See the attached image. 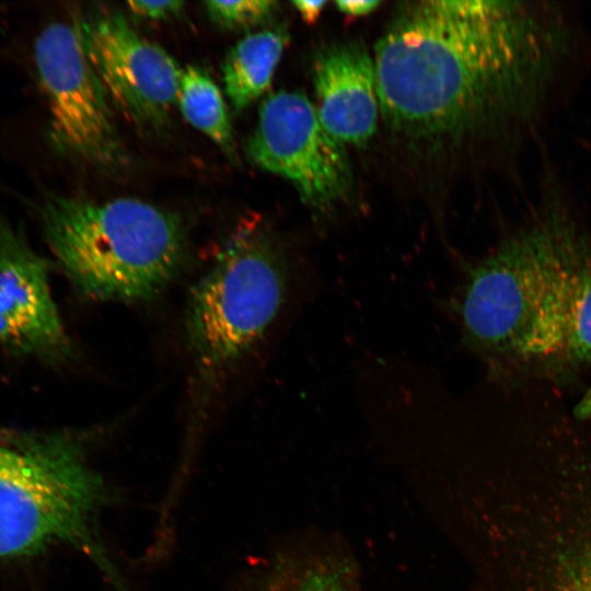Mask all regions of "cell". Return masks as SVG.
I'll list each match as a JSON object with an SVG mask.
<instances>
[{
	"label": "cell",
	"instance_id": "cell-1",
	"mask_svg": "<svg viewBox=\"0 0 591 591\" xmlns=\"http://www.w3.org/2000/svg\"><path fill=\"white\" fill-rule=\"evenodd\" d=\"M554 2L426 0L401 7L374 48L392 131L429 142L523 135L572 53Z\"/></svg>",
	"mask_w": 591,
	"mask_h": 591
},
{
	"label": "cell",
	"instance_id": "cell-2",
	"mask_svg": "<svg viewBox=\"0 0 591 591\" xmlns=\"http://www.w3.org/2000/svg\"><path fill=\"white\" fill-rule=\"evenodd\" d=\"M591 228L560 201L530 211L464 268L454 302L462 341L498 386L561 387L582 363Z\"/></svg>",
	"mask_w": 591,
	"mask_h": 591
},
{
	"label": "cell",
	"instance_id": "cell-3",
	"mask_svg": "<svg viewBox=\"0 0 591 591\" xmlns=\"http://www.w3.org/2000/svg\"><path fill=\"white\" fill-rule=\"evenodd\" d=\"M37 211L51 253L82 298L151 300L183 264L186 240L181 220L150 202L45 193Z\"/></svg>",
	"mask_w": 591,
	"mask_h": 591
},
{
	"label": "cell",
	"instance_id": "cell-4",
	"mask_svg": "<svg viewBox=\"0 0 591 591\" xmlns=\"http://www.w3.org/2000/svg\"><path fill=\"white\" fill-rule=\"evenodd\" d=\"M86 447L70 431L0 429V560L69 543L113 573L97 528L118 496Z\"/></svg>",
	"mask_w": 591,
	"mask_h": 591
},
{
	"label": "cell",
	"instance_id": "cell-5",
	"mask_svg": "<svg viewBox=\"0 0 591 591\" xmlns=\"http://www.w3.org/2000/svg\"><path fill=\"white\" fill-rule=\"evenodd\" d=\"M287 263L255 223H241L193 287L185 333L197 394L213 386L263 338L285 299Z\"/></svg>",
	"mask_w": 591,
	"mask_h": 591
},
{
	"label": "cell",
	"instance_id": "cell-6",
	"mask_svg": "<svg viewBox=\"0 0 591 591\" xmlns=\"http://www.w3.org/2000/svg\"><path fill=\"white\" fill-rule=\"evenodd\" d=\"M34 63L47 99L48 142L58 153L113 169L125 160L109 99L83 45L78 19L53 22L34 42Z\"/></svg>",
	"mask_w": 591,
	"mask_h": 591
},
{
	"label": "cell",
	"instance_id": "cell-7",
	"mask_svg": "<svg viewBox=\"0 0 591 591\" xmlns=\"http://www.w3.org/2000/svg\"><path fill=\"white\" fill-rule=\"evenodd\" d=\"M246 152L255 165L289 181L315 210L326 211L350 193L344 146L325 130L301 92L282 90L264 100Z\"/></svg>",
	"mask_w": 591,
	"mask_h": 591
},
{
	"label": "cell",
	"instance_id": "cell-8",
	"mask_svg": "<svg viewBox=\"0 0 591 591\" xmlns=\"http://www.w3.org/2000/svg\"><path fill=\"white\" fill-rule=\"evenodd\" d=\"M86 55L116 107L136 125L162 128L170 119L182 68L141 36L116 10L78 19Z\"/></svg>",
	"mask_w": 591,
	"mask_h": 591
},
{
	"label": "cell",
	"instance_id": "cell-9",
	"mask_svg": "<svg viewBox=\"0 0 591 591\" xmlns=\"http://www.w3.org/2000/svg\"><path fill=\"white\" fill-rule=\"evenodd\" d=\"M49 269L22 224L0 211V346L15 357L58 363L70 356L71 341L51 293Z\"/></svg>",
	"mask_w": 591,
	"mask_h": 591
},
{
	"label": "cell",
	"instance_id": "cell-10",
	"mask_svg": "<svg viewBox=\"0 0 591 591\" xmlns=\"http://www.w3.org/2000/svg\"><path fill=\"white\" fill-rule=\"evenodd\" d=\"M316 113L343 146H363L378 125L379 99L373 58L362 44L347 42L321 51L313 66Z\"/></svg>",
	"mask_w": 591,
	"mask_h": 591
},
{
	"label": "cell",
	"instance_id": "cell-11",
	"mask_svg": "<svg viewBox=\"0 0 591 591\" xmlns=\"http://www.w3.org/2000/svg\"><path fill=\"white\" fill-rule=\"evenodd\" d=\"M358 578L344 552L315 545L276 554L235 591H363Z\"/></svg>",
	"mask_w": 591,
	"mask_h": 591
},
{
	"label": "cell",
	"instance_id": "cell-12",
	"mask_svg": "<svg viewBox=\"0 0 591 591\" xmlns=\"http://www.w3.org/2000/svg\"><path fill=\"white\" fill-rule=\"evenodd\" d=\"M288 33L283 27L251 33L235 43L222 65L225 94L235 112H242L269 86Z\"/></svg>",
	"mask_w": 591,
	"mask_h": 591
},
{
	"label": "cell",
	"instance_id": "cell-13",
	"mask_svg": "<svg viewBox=\"0 0 591 591\" xmlns=\"http://www.w3.org/2000/svg\"><path fill=\"white\" fill-rule=\"evenodd\" d=\"M177 105L185 119L225 153L235 152L232 127L218 85L197 66L182 70Z\"/></svg>",
	"mask_w": 591,
	"mask_h": 591
},
{
	"label": "cell",
	"instance_id": "cell-14",
	"mask_svg": "<svg viewBox=\"0 0 591 591\" xmlns=\"http://www.w3.org/2000/svg\"><path fill=\"white\" fill-rule=\"evenodd\" d=\"M206 10L211 20L229 30L255 26L269 18L276 2L268 0L207 1Z\"/></svg>",
	"mask_w": 591,
	"mask_h": 591
},
{
	"label": "cell",
	"instance_id": "cell-15",
	"mask_svg": "<svg viewBox=\"0 0 591 591\" xmlns=\"http://www.w3.org/2000/svg\"><path fill=\"white\" fill-rule=\"evenodd\" d=\"M129 11L142 19L159 21L177 14L184 5L182 1H128Z\"/></svg>",
	"mask_w": 591,
	"mask_h": 591
},
{
	"label": "cell",
	"instance_id": "cell-16",
	"mask_svg": "<svg viewBox=\"0 0 591 591\" xmlns=\"http://www.w3.org/2000/svg\"><path fill=\"white\" fill-rule=\"evenodd\" d=\"M381 4L375 0H339L335 2V5L339 11L345 14L358 16L372 12Z\"/></svg>",
	"mask_w": 591,
	"mask_h": 591
},
{
	"label": "cell",
	"instance_id": "cell-17",
	"mask_svg": "<svg viewBox=\"0 0 591 591\" xmlns=\"http://www.w3.org/2000/svg\"><path fill=\"white\" fill-rule=\"evenodd\" d=\"M296 10L300 13L301 18L309 24L314 23L321 15L326 1H311V0H297L293 1Z\"/></svg>",
	"mask_w": 591,
	"mask_h": 591
},
{
	"label": "cell",
	"instance_id": "cell-18",
	"mask_svg": "<svg viewBox=\"0 0 591 591\" xmlns=\"http://www.w3.org/2000/svg\"><path fill=\"white\" fill-rule=\"evenodd\" d=\"M573 414L580 419L591 418V382L581 398L572 406Z\"/></svg>",
	"mask_w": 591,
	"mask_h": 591
},
{
	"label": "cell",
	"instance_id": "cell-19",
	"mask_svg": "<svg viewBox=\"0 0 591 591\" xmlns=\"http://www.w3.org/2000/svg\"><path fill=\"white\" fill-rule=\"evenodd\" d=\"M587 564L583 565V569L579 568L581 571L576 573L575 578H582L575 582V589H569V591H591V556L587 558Z\"/></svg>",
	"mask_w": 591,
	"mask_h": 591
}]
</instances>
